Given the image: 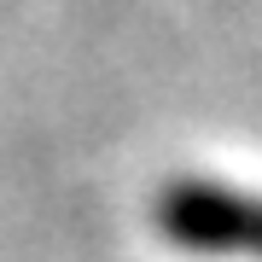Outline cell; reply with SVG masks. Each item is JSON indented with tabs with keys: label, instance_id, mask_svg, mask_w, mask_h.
<instances>
[{
	"label": "cell",
	"instance_id": "1",
	"mask_svg": "<svg viewBox=\"0 0 262 262\" xmlns=\"http://www.w3.org/2000/svg\"><path fill=\"white\" fill-rule=\"evenodd\" d=\"M163 222L181 245L262 256V204H251V198H227L210 187H175V198L163 204Z\"/></svg>",
	"mask_w": 262,
	"mask_h": 262
}]
</instances>
